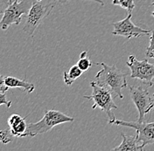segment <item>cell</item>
Segmentation results:
<instances>
[{"mask_svg": "<svg viewBox=\"0 0 154 151\" xmlns=\"http://www.w3.org/2000/svg\"><path fill=\"white\" fill-rule=\"evenodd\" d=\"M97 65H101L103 67L96 74V82L99 85L109 88L116 97L123 99L124 95L122 90L128 86L127 74L118 69L116 65L108 66L103 62L97 63Z\"/></svg>", "mask_w": 154, "mask_h": 151, "instance_id": "1", "label": "cell"}, {"mask_svg": "<svg viewBox=\"0 0 154 151\" xmlns=\"http://www.w3.org/2000/svg\"><path fill=\"white\" fill-rule=\"evenodd\" d=\"M74 118L58 110L50 109L45 112L40 121L35 123H29L25 137H34L36 135L50 131L55 126L66 122H73Z\"/></svg>", "mask_w": 154, "mask_h": 151, "instance_id": "2", "label": "cell"}, {"mask_svg": "<svg viewBox=\"0 0 154 151\" xmlns=\"http://www.w3.org/2000/svg\"><path fill=\"white\" fill-rule=\"evenodd\" d=\"M90 86L92 87V95H84L83 98L93 101V109L98 107L101 110L104 111L109 117V122L116 120L112 110L117 109V106L114 102L112 92L105 86L99 85L96 81H91Z\"/></svg>", "mask_w": 154, "mask_h": 151, "instance_id": "3", "label": "cell"}, {"mask_svg": "<svg viewBox=\"0 0 154 151\" xmlns=\"http://www.w3.org/2000/svg\"><path fill=\"white\" fill-rule=\"evenodd\" d=\"M57 2V0H52L48 3H44L43 0H34L27 14L26 24L23 27V32H25L29 36L33 37L36 29L38 28L44 19H46L51 13Z\"/></svg>", "mask_w": 154, "mask_h": 151, "instance_id": "4", "label": "cell"}, {"mask_svg": "<svg viewBox=\"0 0 154 151\" xmlns=\"http://www.w3.org/2000/svg\"><path fill=\"white\" fill-rule=\"evenodd\" d=\"M34 0H13L5 11L0 21V28L6 31L11 25H19L22 16L28 14Z\"/></svg>", "mask_w": 154, "mask_h": 151, "instance_id": "5", "label": "cell"}, {"mask_svg": "<svg viewBox=\"0 0 154 151\" xmlns=\"http://www.w3.org/2000/svg\"><path fill=\"white\" fill-rule=\"evenodd\" d=\"M126 65L131 70V77L132 79L139 80L147 86H153L154 64L149 63L146 59L137 60L135 55H130Z\"/></svg>", "mask_w": 154, "mask_h": 151, "instance_id": "6", "label": "cell"}, {"mask_svg": "<svg viewBox=\"0 0 154 151\" xmlns=\"http://www.w3.org/2000/svg\"><path fill=\"white\" fill-rule=\"evenodd\" d=\"M109 124L124 126L127 128H134L136 130V135L137 141L140 145L144 148L146 145L154 143V122H125L121 120H114Z\"/></svg>", "mask_w": 154, "mask_h": 151, "instance_id": "7", "label": "cell"}, {"mask_svg": "<svg viewBox=\"0 0 154 151\" xmlns=\"http://www.w3.org/2000/svg\"><path fill=\"white\" fill-rule=\"evenodd\" d=\"M130 95L138 111V119L137 122H144L145 115L153 109L152 105V98L149 95L148 89L143 86H131Z\"/></svg>", "mask_w": 154, "mask_h": 151, "instance_id": "8", "label": "cell"}, {"mask_svg": "<svg viewBox=\"0 0 154 151\" xmlns=\"http://www.w3.org/2000/svg\"><path fill=\"white\" fill-rule=\"evenodd\" d=\"M131 17L132 14L129 13L127 17L123 20L113 23L112 26L114 27V30L112 32V34L117 36H123L129 40L131 38H139L152 33L151 30L139 27L136 26L134 23H132Z\"/></svg>", "mask_w": 154, "mask_h": 151, "instance_id": "9", "label": "cell"}, {"mask_svg": "<svg viewBox=\"0 0 154 151\" xmlns=\"http://www.w3.org/2000/svg\"><path fill=\"white\" fill-rule=\"evenodd\" d=\"M7 122L10 130L14 137H25V134L27 130L28 126V124L26 122V118L14 113L10 116Z\"/></svg>", "mask_w": 154, "mask_h": 151, "instance_id": "10", "label": "cell"}, {"mask_svg": "<svg viewBox=\"0 0 154 151\" xmlns=\"http://www.w3.org/2000/svg\"><path fill=\"white\" fill-rule=\"evenodd\" d=\"M121 136L123 137V142L121 144L111 150L113 151H125V150H132L138 151L144 150V148H143L140 143L137 141V135H126L125 134L121 133Z\"/></svg>", "mask_w": 154, "mask_h": 151, "instance_id": "11", "label": "cell"}, {"mask_svg": "<svg viewBox=\"0 0 154 151\" xmlns=\"http://www.w3.org/2000/svg\"><path fill=\"white\" fill-rule=\"evenodd\" d=\"M5 82L9 88H19L28 94L32 93L35 89L34 84L12 76H5Z\"/></svg>", "mask_w": 154, "mask_h": 151, "instance_id": "12", "label": "cell"}, {"mask_svg": "<svg viewBox=\"0 0 154 151\" xmlns=\"http://www.w3.org/2000/svg\"><path fill=\"white\" fill-rule=\"evenodd\" d=\"M82 71L77 65H74L69 68L68 71H65L63 74V80L65 84L67 86H71L78 78H80L82 74Z\"/></svg>", "mask_w": 154, "mask_h": 151, "instance_id": "13", "label": "cell"}, {"mask_svg": "<svg viewBox=\"0 0 154 151\" xmlns=\"http://www.w3.org/2000/svg\"><path fill=\"white\" fill-rule=\"evenodd\" d=\"M77 66L80 67V69L82 72H86L87 70L89 69V67L92 66V62L88 55V51H83L82 52L80 58L77 61Z\"/></svg>", "mask_w": 154, "mask_h": 151, "instance_id": "14", "label": "cell"}, {"mask_svg": "<svg viewBox=\"0 0 154 151\" xmlns=\"http://www.w3.org/2000/svg\"><path fill=\"white\" fill-rule=\"evenodd\" d=\"M113 5H118L125 9L129 13H132L135 8L134 0H113Z\"/></svg>", "mask_w": 154, "mask_h": 151, "instance_id": "15", "label": "cell"}, {"mask_svg": "<svg viewBox=\"0 0 154 151\" xmlns=\"http://www.w3.org/2000/svg\"><path fill=\"white\" fill-rule=\"evenodd\" d=\"M14 136L11 132L10 129H5V130H0V142L4 144H7L12 141V138Z\"/></svg>", "mask_w": 154, "mask_h": 151, "instance_id": "16", "label": "cell"}, {"mask_svg": "<svg viewBox=\"0 0 154 151\" xmlns=\"http://www.w3.org/2000/svg\"><path fill=\"white\" fill-rule=\"evenodd\" d=\"M145 55L147 58L154 59V31H152L151 38H150V44L146 49Z\"/></svg>", "mask_w": 154, "mask_h": 151, "instance_id": "17", "label": "cell"}, {"mask_svg": "<svg viewBox=\"0 0 154 151\" xmlns=\"http://www.w3.org/2000/svg\"><path fill=\"white\" fill-rule=\"evenodd\" d=\"M1 105H5L7 108H10L11 106V101L7 100L5 93H1L0 92V106Z\"/></svg>", "mask_w": 154, "mask_h": 151, "instance_id": "18", "label": "cell"}, {"mask_svg": "<svg viewBox=\"0 0 154 151\" xmlns=\"http://www.w3.org/2000/svg\"><path fill=\"white\" fill-rule=\"evenodd\" d=\"M13 0H0V15L4 14L5 11L7 9L9 5Z\"/></svg>", "mask_w": 154, "mask_h": 151, "instance_id": "19", "label": "cell"}, {"mask_svg": "<svg viewBox=\"0 0 154 151\" xmlns=\"http://www.w3.org/2000/svg\"><path fill=\"white\" fill-rule=\"evenodd\" d=\"M9 90V87L6 86L5 82V76L0 74V92L1 93H6Z\"/></svg>", "mask_w": 154, "mask_h": 151, "instance_id": "20", "label": "cell"}, {"mask_svg": "<svg viewBox=\"0 0 154 151\" xmlns=\"http://www.w3.org/2000/svg\"><path fill=\"white\" fill-rule=\"evenodd\" d=\"M58 2L61 5H65L67 3V0H57ZM84 1H94V2H96L98 4H100L101 5H104V2L103 0H84Z\"/></svg>", "mask_w": 154, "mask_h": 151, "instance_id": "21", "label": "cell"}, {"mask_svg": "<svg viewBox=\"0 0 154 151\" xmlns=\"http://www.w3.org/2000/svg\"><path fill=\"white\" fill-rule=\"evenodd\" d=\"M151 98H152V108L154 109V94H153V95L151 97Z\"/></svg>", "mask_w": 154, "mask_h": 151, "instance_id": "22", "label": "cell"}, {"mask_svg": "<svg viewBox=\"0 0 154 151\" xmlns=\"http://www.w3.org/2000/svg\"><path fill=\"white\" fill-rule=\"evenodd\" d=\"M152 7H153V8H154V2H153V3H152ZM152 16H153V17H154V10H153V11H152Z\"/></svg>", "mask_w": 154, "mask_h": 151, "instance_id": "23", "label": "cell"}]
</instances>
